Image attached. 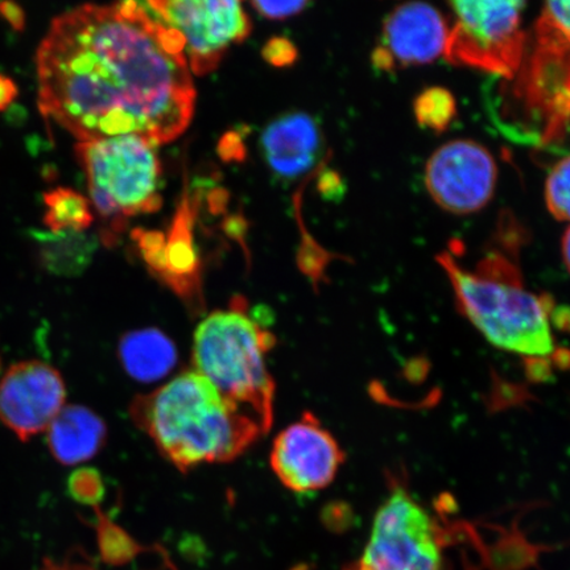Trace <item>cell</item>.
<instances>
[{
	"instance_id": "28",
	"label": "cell",
	"mask_w": 570,
	"mask_h": 570,
	"mask_svg": "<svg viewBox=\"0 0 570 570\" xmlns=\"http://www.w3.org/2000/svg\"><path fill=\"white\" fill-rule=\"evenodd\" d=\"M318 188L326 198L336 197L340 189L338 176L332 170H326L320 176Z\"/></svg>"
},
{
	"instance_id": "20",
	"label": "cell",
	"mask_w": 570,
	"mask_h": 570,
	"mask_svg": "<svg viewBox=\"0 0 570 570\" xmlns=\"http://www.w3.org/2000/svg\"><path fill=\"white\" fill-rule=\"evenodd\" d=\"M546 204L556 219L570 223V156L556 164L548 176Z\"/></svg>"
},
{
	"instance_id": "8",
	"label": "cell",
	"mask_w": 570,
	"mask_h": 570,
	"mask_svg": "<svg viewBox=\"0 0 570 570\" xmlns=\"http://www.w3.org/2000/svg\"><path fill=\"white\" fill-rule=\"evenodd\" d=\"M149 10L161 23L183 35L190 69L197 76L209 75L224 55L252 32V21L239 2H149Z\"/></svg>"
},
{
	"instance_id": "25",
	"label": "cell",
	"mask_w": 570,
	"mask_h": 570,
	"mask_svg": "<svg viewBox=\"0 0 570 570\" xmlns=\"http://www.w3.org/2000/svg\"><path fill=\"white\" fill-rule=\"evenodd\" d=\"M218 151L220 158L226 161L244 159L245 147L240 135L235 132L226 134L225 137L220 139Z\"/></svg>"
},
{
	"instance_id": "11",
	"label": "cell",
	"mask_w": 570,
	"mask_h": 570,
	"mask_svg": "<svg viewBox=\"0 0 570 570\" xmlns=\"http://www.w3.org/2000/svg\"><path fill=\"white\" fill-rule=\"evenodd\" d=\"M66 399V383L55 367L40 361L19 362L0 381V423L28 441L48 430Z\"/></svg>"
},
{
	"instance_id": "22",
	"label": "cell",
	"mask_w": 570,
	"mask_h": 570,
	"mask_svg": "<svg viewBox=\"0 0 570 570\" xmlns=\"http://www.w3.org/2000/svg\"><path fill=\"white\" fill-rule=\"evenodd\" d=\"M263 59L276 68L289 67L297 60L294 42L285 38H273L263 48Z\"/></svg>"
},
{
	"instance_id": "2",
	"label": "cell",
	"mask_w": 570,
	"mask_h": 570,
	"mask_svg": "<svg viewBox=\"0 0 570 570\" xmlns=\"http://www.w3.org/2000/svg\"><path fill=\"white\" fill-rule=\"evenodd\" d=\"M130 412L135 424L181 472L235 460L266 433L195 370L135 399Z\"/></svg>"
},
{
	"instance_id": "23",
	"label": "cell",
	"mask_w": 570,
	"mask_h": 570,
	"mask_svg": "<svg viewBox=\"0 0 570 570\" xmlns=\"http://www.w3.org/2000/svg\"><path fill=\"white\" fill-rule=\"evenodd\" d=\"M538 21L570 39V2L547 3Z\"/></svg>"
},
{
	"instance_id": "3",
	"label": "cell",
	"mask_w": 570,
	"mask_h": 570,
	"mask_svg": "<svg viewBox=\"0 0 570 570\" xmlns=\"http://www.w3.org/2000/svg\"><path fill=\"white\" fill-rule=\"evenodd\" d=\"M436 259L462 315L491 345L527 358L553 354L552 301L525 287L510 255L493 249L474 269L462 267L453 253H441Z\"/></svg>"
},
{
	"instance_id": "12",
	"label": "cell",
	"mask_w": 570,
	"mask_h": 570,
	"mask_svg": "<svg viewBox=\"0 0 570 570\" xmlns=\"http://www.w3.org/2000/svg\"><path fill=\"white\" fill-rule=\"evenodd\" d=\"M448 36L446 21L433 6L404 3L384 20L373 63L383 71L425 66L445 53Z\"/></svg>"
},
{
	"instance_id": "15",
	"label": "cell",
	"mask_w": 570,
	"mask_h": 570,
	"mask_svg": "<svg viewBox=\"0 0 570 570\" xmlns=\"http://www.w3.org/2000/svg\"><path fill=\"white\" fill-rule=\"evenodd\" d=\"M106 438L104 420L82 405L63 407L47 430L49 451L62 465H78L95 458Z\"/></svg>"
},
{
	"instance_id": "21",
	"label": "cell",
	"mask_w": 570,
	"mask_h": 570,
	"mask_svg": "<svg viewBox=\"0 0 570 570\" xmlns=\"http://www.w3.org/2000/svg\"><path fill=\"white\" fill-rule=\"evenodd\" d=\"M67 491L76 502L95 508L105 497V482L96 469L82 468L71 473L67 482Z\"/></svg>"
},
{
	"instance_id": "7",
	"label": "cell",
	"mask_w": 570,
	"mask_h": 570,
	"mask_svg": "<svg viewBox=\"0 0 570 570\" xmlns=\"http://www.w3.org/2000/svg\"><path fill=\"white\" fill-rule=\"evenodd\" d=\"M443 530L423 504L395 488L377 510L368 544L353 570H444Z\"/></svg>"
},
{
	"instance_id": "29",
	"label": "cell",
	"mask_w": 570,
	"mask_h": 570,
	"mask_svg": "<svg viewBox=\"0 0 570 570\" xmlns=\"http://www.w3.org/2000/svg\"><path fill=\"white\" fill-rule=\"evenodd\" d=\"M561 252L562 259H564L566 267L570 274V226L568 227L564 237H562Z\"/></svg>"
},
{
	"instance_id": "9",
	"label": "cell",
	"mask_w": 570,
	"mask_h": 570,
	"mask_svg": "<svg viewBox=\"0 0 570 570\" xmlns=\"http://www.w3.org/2000/svg\"><path fill=\"white\" fill-rule=\"evenodd\" d=\"M497 178L494 156L470 139L448 141L436 149L424 175L433 202L459 216L482 210L494 196Z\"/></svg>"
},
{
	"instance_id": "6",
	"label": "cell",
	"mask_w": 570,
	"mask_h": 570,
	"mask_svg": "<svg viewBox=\"0 0 570 570\" xmlns=\"http://www.w3.org/2000/svg\"><path fill=\"white\" fill-rule=\"evenodd\" d=\"M444 56L453 66L512 78L524 60L523 2H452Z\"/></svg>"
},
{
	"instance_id": "24",
	"label": "cell",
	"mask_w": 570,
	"mask_h": 570,
	"mask_svg": "<svg viewBox=\"0 0 570 570\" xmlns=\"http://www.w3.org/2000/svg\"><path fill=\"white\" fill-rule=\"evenodd\" d=\"M308 2H255L253 7L269 20H284L297 16L308 7Z\"/></svg>"
},
{
	"instance_id": "16",
	"label": "cell",
	"mask_w": 570,
	"mask_h": 570,
	"mask_svg": "<svg viewBox=\"0 0 570 570\" xmlns=\"http://www.w3.org/2000/svg\"><path fill=\"white\" fill-rule=\"evenodd\" d=\"M118 355L128 375L140 382L161 380L177 362L174 342L158 330L125 334L119 342Z\"/></svg>"
},
{
	"instance_id": "19",
	"label": "cell",
	"mask_w": 570,
	"mask_h": 570,
	"mask_svg": "<svg viewBox=\"0 0 570 570\" xmlns=\"http://www.w3.org/2000/svg\"><path fill=\"white\" fill-rule=\"evenodd\" d=\"M415 114L419 124L423 127L443 131L454 117V98L445 89L426 90L416 99Z\"/></svg>"
},
{
	"instance_id": "17",
	"label": "cell",
	"mask_w": 570,
	"mask_h": 570,
	"mask_svg": "<svg viewBox=\"0 0 570 570\" xmlns=\"http://www.w3.org/2000/svg\"><path fill=\"white\" fill-rule=\"evenodd\" d=\"M32 238L41 267L63 277L83 274L99 244L97 235L88 232H33Z\"/></svg>"
},
{
	"instance_id": "14",
	"label": "cell",
	"mask_w": 570,
	"mask_h": 570,
	"mask_svg": "<svg viewBox=\"0 0 570 570\" xmlns=\"http://www.w3.org/2000/svg\"><path fill=\"white\" fill-rule=\"evenodd\" d=\"M195 199L184 194L166 238L161 265L154 274L196 311L203 306L202 258L196 246Z\"/></svg>"
},
{
	"instance_id": "27",
	"label": "cell",
	"mask_w": 570,
	"mask_h": 570,
	"mask_svg": "<svg viewBox=\"0 0 570 570\" xmlns=\"http://www.w3.org/2000/svg\"><path fill=\"white\" fill-rule=\"evenodd\" d=\"M18 95L19 90L12 78L0 73V112L9 109Z\"/></svg>"
},
{
	"instance_id": "4",
	"label": "cell",
	"mask_w": 570,
	"mask_h": 570,
	"mask_svg": "<svg viewBox=\"0 0 570 570\" xmlns=\"http://www.w3.org/2000/svg\"><path fill=\"white\" fill-rule=\"evenodd\" d=\"M274 345L245 298L235 297L229 309L213 312L197 326L191 353L195 372L265 432L274 420L275 382L266 366Z\"/></svg>"
},
{
	"instance_id": "30",
	"label": "cell",
	"mask_w": 570,
	"mask_h": 570,
	"mask_svg": "<svg viewBox=\"0 0 570 570\" xmlns=\"http://www.w3.org/2000/svg\"><path fill=\"white\" fill-rule=\"evenodd\" d=\"M0 368H2V361H0Z\"/></svg>"
},
{
	"instance_id": "18",
	"label": "cell",
	"mask_w": 570,
	"mask_h": 570,
	"mask_svg": "<svg viewBox=\"0 0 570 570\" xmlns=\"http://www.w3.org/2000/svg\"><path fill=\"white\" fill-rule=\"evenodd\" d=\"M45 224L49 232H87L95 223L89 199L69 188H56L45 195Z\"/></svg>"
},
{
	"instance_id": "13",
	"label": "cell",
	"mask_w": 570,
	"mask_h": 570,
	"mask_svg": "<svg viewBox=\"0 0 570 570\" xmlns=\"http://www.w3.org/2000/svg\"><path fill=\"white\" fill-rule=\"evenodd\" d=\"M323 146L317 120L305 112L275 119L262 135V149L269 169L285 180H294L315 168Z\"/></svg>"
},
{
	"instance_id": "5",
	"label": "cell",
	"mask_w": 570,
	"mask_h": 570,
	"mask_svg": "<svg viewBox=\"0 0 570 570\" xmlns=\"http://www.w3.org/2000/svg\"><path fill=\"white\" fill-rule=\"evenodd\" d=\"M76 155L91 203L109 227L107 237L119 234L126 219L161 208V164L153 142L139 137L80 141Z\"/></svg>"
},
{
	"instance_id": "10",
	"label": "cell",
	"mask_w": 570,
	"mask_h": 570,
	"mask_svg": "<svg viewBox=\"0 0 570 570\" xmlns=\"http://www.w3.org/2000/svg\"><path fill=\"white\" fill-rule=\"evenodd\" d=\"M344 461L337 440L311 412L285 428L271 451V466L277 479L298 494L330 487Z\"/></svg>"
},
{
	"instance_id": "1",
	"label": "cell",
	"mask_w": 570,
	"mask_h": 570,
	"mask_svg": "<svg viewBox=\"0 0 570 570\" xmlns=\"http://www.w3.org/2000/svg\"><path fill=\"white\" fill-rule=\"evenodd\" d=\"M39 107L80 141L180 137L196 107L185 40L146 3L61 13L36 55Z\"/></svg>"
},
{
	"instance_id": "26",
	"label": "cell",
	"mask_w": 570,
	"mask_h": 570,
	"mask_svg": "<svg viewBox=\"0 0 570 570\" xmlns=\"http://www.w3.org/2000/svg\"><path fill=\"white\" fill-rule=\"evenodd\" d=\"M0 17L9 23L13 30L23 31L26 26V13L21 7L16 3H0Z\"/></svg>"
}]
</instances>
